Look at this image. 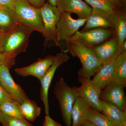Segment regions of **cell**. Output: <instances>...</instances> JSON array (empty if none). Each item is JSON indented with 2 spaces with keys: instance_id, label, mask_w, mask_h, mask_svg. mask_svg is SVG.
<instances>
[{
  "instance_id": "d6986e66",
  "label": "cell",
  "mask_w": 126,
  "mask_h": 126,
  "mask_svg": "<svg viewBox=\"0 0 126 126\" xmlns=\"http://www.w3.org/2000/svg\"><path fill=\"white\" fill-rule=\"evenodd\" d=\"M101 113L114 126H118L126 122V112L120 110L115 105L101 100Z\"/></svg>"
},
{
  "instance_id": "f1b7e54d",
  "label": "cell",
  "mask_w": 126,
  "mask_h": 126,
  "mask_svg": "<svg viewBox=\"0 0 126 126\" xmlns=\"http://www.w3.org/2000/svg\"><path fill=\"white\" fill-rule=\"evenodd\" d=\"M17 0H0V6L15 10Z\"/></svg>"
},
{
  "instance_id": "30bf717a",
  "label": "cell",
  "mask_w": 126,
  "mask_h": 126,
  "mask_svg": "<svg viewBox=\"0 0 126 126\" xmlns=\"http://www.w3.org/2000/svg\"><path fill=\"white\" fill-rule=\"evenodd\" d=\"M124 88L114 82H111L101 90L100 99L113 104L120 110L126 112V97Z\"/></svg>"
},
{
  "instance_id": "ffe728a7",
  "label": "cell",
  "mask_w": 126,
  "mask_h": 126,
  "mask_svg": "<svg viewBox=\"0 0 126 126\" xmlns=\"http://www.w3.org/2000/svg\"><path fill=\"white\" fill-rule=\"evenodd\" d=\"M18 24L14 10L0 6V30L4 33L10 31Z\"/></svg>"
},
{
  "instance_id": "8992f818",
  "label": "cell",
  "mask_w": 126,
  "mask_h": 126,
  "mask_svg": "<svg viewBox=\"0 0 126 126\" xmlns=\"http://www.w3.org/2000/svg\"><path fill=\"white\" fill-rule=\"evenodd\" d=\"M115 36V31L112 29L97 28L87 31H78L68 40L77 42L93 48Z\"/></svg>"
},
{
  "instance_id": "836d02e7",
  "label": "cell",
  "mask_w": 126,
  "mask_h": 126,
  "mask_svg": "<svg viewBox=\"0 0 126 126\" xmlns=\"http://www.w3.org/2000/svg\"><path fill=\"white\" fill-rule=\"evenodd\" d=\"M81 126H96L93 123L88 121H86L82 124Z\"/></svg>"
},
{
  "instance_id": "603a6c76",
  "label": "cell",
  "mask_w": 126,
  "mask_h": 126,
  "mask_svg": "<svg viewBox=\"0 0 126 126\" xmlns=\"http://www.w3.org/2000/svg\"><path fill=\"white\" fill-rule=\"evenodd\" d=\"M19 107L22 116L28 122H34L41 112V109L37 103L29 98L19 105Z\"/></svg>"
},
{
  "instance_id": "52a82bcc",
  "label": "cell",
  "mask_w": 126,
  "mask_h": 126,
  "mask_svg": "<svg viewBox=\"0 0 126 126\" xmlns=\"http://www.w3.org/2000/svg\"><path fill=\"white\" fill-rule=\"evenodd\" d=\"M70 59V56L65 52H62L57 53L55 56L53 63L40 81V98L44 106L46 115L49 116V90L55 72L60 65Z\"/></svg>"
},
{
  "instance_id": "277c9868",
  "label": "cell",
  "mask_w": 126,
  "mask_h": 126,
  "mask_svg": "<svg viewBox=\"0 0 126 126\" xmlns=\"http://www.w3.org/2000/svg\"><path fill=\"white\" fill-rule=\"evenodd\" d=\"M14 11L19 24L42 33L43 22L40 9L26 0H17Z\"/></svg>"
},
{
  "instance_id": "4dcf8cb0",
  "label": "cell",
  "mask_w": 126,
  "mask_h": 126,
  "mask_svg": "<svg viewBox=\"0 0 126 126\" xmlns=\"http://www.w3.org/2000/svg\"><path fill=\"white\" fill-rule=\"evenodd\" d=\"M30 4L36 8L40 9L46 3V0H26Z\"/></svg>"
},
{
  "instance_id": "4fadbf2b",
  "label": "cell",
  "mask_w": 126,
  "mask_h": 126,
  "mask_svg": "<svg viewBox=\"0 0 126 126\" xmlns=\"http://www.w3.org/2000/svg\"><path fill=\"white\" fill-rule=\"evenodd\" d=\"M56 6L61 12L74 13L80 19H87L92 11L84 0H60Z\"/></svg>"
},
{
  "instance_id": "cb8c5ba5",
  "label": "cell",
  "mask_w": 126,
  "mask_h": 126,
  "mask_svg": "<svg viewBox=\"0 0 126 126\" xmlns=\"http://www.w3.org/2000/svg\"><path fill=\"white\" fill-rule=\"evenodd\" d=\"M0 111L9 116L26 121L20 112L19 105L15 102H5L0 106Z\"/></svg>"
},
{
  "instance_id": "2e32d148",
  "label": "cell",
  "mask_w": 126,
  "mask_h": 126,
  "mask_svg": "<svg viewBox=\"0 0 126 126\" xmlns=\"http://www.w3.org/2000/svg\"><path fill=\"white\" fill-rule=\"evenodd\" d=\"M93 49L102 63L115 59L122 52L119 49L118 41L116 36L101 45L94 47Z\"/></svg>"
},
{
  "instance_id": "484cf974",
  "label": "cell",
  "mask_w": 126,
  "mask_h": 126,
  "mask_svg": "<svg viewBox=\"0 0 126 126\" xmlns=\"http://www.w3.org/2000/svg\"><path fill=\"white\" fill-rule=\"evenodd\" d=\"M0 123L2 126H33L29 122L11 117L0 111Z\"/></svg>"
},
{
  "instance_id": "4316f807",
  "label": "cell",
  "mask_w": 126,
  "mask_h": 126,
  "mask_svg": "<svg viewBox=\"0 0 126 126\" xmlns=\"http://www.w3.org/2000/svg\"><path fill=\"white\" fill-rule=\"evenodd\" d=\"M7 101L15 102L12 97L6 92L0 83V106Z\"/></svg>"
},
{
  "instance_id": "3957f363",
  "label": "cell",
  "mask_w": 126,
  "mask_h": 126,
  "mask_svg": "<svg viewBox=\"0 0 126 126\" xmlns=\"http://www.w3.org/2000/svg\"><path fill=\"white\" fill-rule=\"evenodd\" d=\"M54 94L58 100L63 121L66 126H72V111L77 98L78 92L73 87L71 88L61 78L56 82L54 89Z\"/></svg>"
},
{
  "instance_id": "6da1fadb",
  "label": "cell",
  "mask_w": 126,
  "mask_h": 126,
  "mask_svg": "<svg viewBox=\"0 0 126 126\" xmlns=\"http://www.w3.org/2000/svg\"><path fill=\"white\" fill-rule=\"evenodd\" d=\"M65 44L66 52H69L73 57L78 58L81 61L82 68L78 72L79 82L90 80L102 64L96 56L93 48L71 41H67Z\"/></svg>"
},
{
  "instance_id": "8fae6325",
  "label": "cell",
  "mask_w": 126,
  "mask_h": 126,
  "mask_svg": "<svg viewBox=\"0 0 126 126\" xmlns=\"http://www.w3.org/2000/svg\"><path fill=\"white\" fill-rule=\"evenodd\" d=\"M54 58L55 56L49 55L44 59H39L38 61L28 66L16 68L14 72L18 76H32L40 81L53 63Z\"/></svg>"
},
{
  "instance_id": "44dd1931",
  "label": "cell",
  "mask_w": 126,
  "mask_h": 126,
  "mask_svg": "<svg viewBox=\"0 0 126 126\" xmlns=\"http://www.w3.org/2000/svg\"><path fill=\"white\" fill-rule=\"evenodd\" d=\"M113 82L123 88L126 87V52H122L116 59Z\"/></svg>"
},
{
  "instance_id": "d4e9b609",
  "label": "cell",
  "mask_w": 126,
  "mask_h": 126,
  "mask_svg": "<svg viewBox=\"0 0 126 126\" xmlns=\"http://www.w3.org/2000/svg\"><path fill=\"white\" fill-rule=\"evenodd\" d=\"M87 121L96 126H115L105 115L99 111L92 108L88 114Z\"/></svg>"
},
{
  "instance_id": "e0dca14e",
  "label": "cell",
  "mask_w": 126,
  "mask_h": 126,
  "mask_svg": "<svg viewBox=\"0 0 126 126\" xmlns=\"http://www.w3.org/2000/svg\"><path fill=\"white\" fill-rule=\"evenodd\" d=\"M92 8L98 9L115 18L125 11L124 0H84Z\"/></svg>"
},
{
  "instance_id": "f546056e",
  "label": "cell",
  "mask_w": 126,
  "mask_h": 126,
  "mask_svg": "<svg viewBox=\"0 0 126 126\" xmlns=\"http://www.w3.org/2000/svg\"><path fill=\"white\" fill-rule=\"evenodd\" d=\"M43 126H62L61 124L52 119L50 116L46 115Z\"/></svg>"
},
{
  "instance_id": "d6a6232c",
  "label": "cell",
  "mask_w": 126,
  "mask_h": 126,
  "mask_svg": "<svg viewBox=\"0 0 126 126\" xmlns=\"http://www.w3.org/2000/svg\"><path fill=\"white\" fill-rule=\"evenodd\" d=\"M5 33L0 30V50L2 46L3 40L4 37Z\"/></svg>"
},
{
  "instance_id": "1f68e13d",
  "label": "cell",
  "mask_w": 126,
  "mask_h": 126,
  "mask_svg": "<svg viewBox=\"0 0 126 126\" xmlns=\"http://www.w3.org/2000/svg\"><path fill=\"white\" fill-rule=\"evenodd\" d=\"M47 3L53 6H56L60 0H47Z\"/></svg>"
},
{
  "instance_id": "7402d4cb",
  "label": "cell",
  "mask_w": 126,
  "mask_h": 126,
  "mask_svg": "<svg viewBox=\"0 0 126 126\" xmlns=\"http://www.w3.org/2000/svg\"><path fill=\"white\" fill-rule=\"evenodd\" d=\"M114 30L118 41L119 49L122 50L123 44L126 41V11L117 14L114 18Z\"/></svg>"
},
{
  "instance_id": "83f0119b",
  "label": "cell",
  "mask_w": 126,
  "mask_h": 126,
  "mask_svg": "<svg viewBox=\"0 0 126 126\" xmlns=\"http://www.w3.org/2000/svg\"><path fill=\"white\" fill-rule=\"evenodd\" d=\"M15 58H10L6 57L0 52V66L4 65L7 66L9 68H11L15 64Z\"/></svg>"
},
{
  "instance_id": "9a60e30c",
  "label": "cell",
  "mask_w": 126,
  "mask_h": 126,
  "mask_svg": "<svg viewBox=\"0 0 126 126\" xmlns=\"http://www.w3.org/2000/svg\"><path fill=\"white\" fill-rule=\"evenodd\" d=\"M114 17L109 15L103 12L92 8L91 15L87 19L84 27L81 31H87L97 28L114 30Z\"/></svg>"
},
{
  "instance_id": "ba28073f",
  "label": "cell",
  "mask_w": 126,
  "mask_h": 126,
  "mask_svg": "<svg viewBox=\"0 0 126 126\" xmlns=\"http://www.w3.org/2000/svg\"><path fill=\"white\" fill-rule=\"evenodd\" d=\"M87 19H73L71 14L61 12L56 26L59 42H65L83 26L85 25Z\"/></svg>"
},
{
  "instance_id": "e575fe53",
  "label": "cell",
  "mask_w": 126,
  "mask_h": 126,
  "mask_svg": "<svg viewBox=\"0 0 126 126\" xmlns=\"http://www.w3.org/2000/svg\"><path fill=\"white\" fill-rule=\"evenodd\" d=\"M118 126H126V122H124L123 123H122Z\"/></svg>"
},
{
  "instance_id": "7c38bea8",
  "label": "cell",
  "mask_w": 126,
  "mask_h": 126,
  "mask_svg": "<svg viewBox=\"0 0 126 126\" xmlns=\"http://www.w3.org/2000/svg\"><path fill=\"white\" fill-rule=\"evenodd\" d=\"M116 58L102 64L93 78L90 80V83L100 93L108 84L114 81Z\"/></svg>"
},
{
  "instance_id": "7a4b0ae2",
  "label": "cell",
  "mask_w": 126,
  "mask_h": 126,
  "mask_svg": "<svg viewBox=\"0 0 126 126\" xmlns=\"http://www.w3.org/2000/svg\"><path fill=\"white\" fill-rule=\"evenodd\" d=\"M32 30L18 24L5 34L0 52L6 57L15 58L18 54L26 51Z\"/></svg>"
},
{
  "instance_id": "ac0fdd59",
  "label": "cell",
  "mask_w": 126,
  "mask_h": 126,
  "mask_svg": "<svg viewBox=\"0 0 126 126\" xmlns=\"http://www.w3.org/2000/svg\"><path fill=\"white\" fill-rule=\"evenodd\" d=\"M92 108L81 96L77 98L72 111V126H81L86 121Z\"/></svg>"
},
{
  "instance_id": "5bb4252c",
  "label": "cell",
  "mask_w": 126,
  "mask_h": 126,
  "mask_svg": "<svg viewBox=\"0 0 126 126\" xmlns=\"http://www.w3.org/2000/svg\"><path fill=\"white\" fill-rule=\"evenodd\" d=\"M90 80L80 81L81 84L80 87H73L78 91L79 96L82 97L92 108L101 113V100L99 97L100 93L90 83Z\"/></svg>"
},
{
  "instance_id": "9c48e42d",
  "label": "cell",
  "mask_w": 126,
  "mask_h": 126,
  "mask_svg": "<svg viewBox=\"0 0 126 126\" xmlns=\"http://www.w3.org/2000/svg\"><path fill=\"white\" fill-rule=\"evenodd\" d=\"M10 69L4 65L0 66V83L15 102L19 105L29 98L20 85L14 81L10 73Z\"/></svg>"
},
{
  "instance_id": "5b68a950",
  "label": "cell",
  "mask_w": 126,
  "mask_h": 126,
  "mask_svg": "<svg viewBox=\"0 0 126 126\" xmlns=\"http://www.w3.org/2000/svg\"><path fill=\"white\" fill-rule=\"evenodd\" d=\"M43 22L42 34L45 39V44L48 41L53 42L57 47H61L59 42L57 32V23L61 12L57 6L45 3L40 9Z\"/></svg>"
}]
</instances>
